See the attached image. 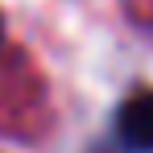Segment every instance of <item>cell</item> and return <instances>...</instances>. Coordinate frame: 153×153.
Masks as SVG:
<instances>
[{
  "instance_id": "cell-1",
  "label": "cell",
  "mask_w": 153,
  "mask_h": 153,
  "mask_svg": "<svg viewBox=\"0 0 153 153\" xmlns=\"http://www.w3.org/2000/svg\"><path fill=\"white\" fill-rule=\"evenodd\" d=\"M116 137L132 153H153V91H141L116 112Z\"/></svg>"
}]
</instances>
